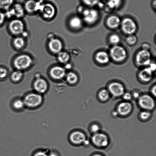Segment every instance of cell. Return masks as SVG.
<instances>
[{"instance_id": "6da1fadb", "label": "cell", "mask_w": 156, "mask_h": 156, "mask_svg": "<svg viewBox=\"0 0 156 156\" xmlns=\"http://www.w3.org/2000/svg\"><path fill=\"white\" fill-rule=\"evenodd\" d=\"M33 62V59L30 56L22 54L18 56L15 59L13 65L17 70L22 71L30 68Z\"/></svg>"}, {"instance_id": "7a4b0ae2", "label": "cell", "mask_w": 156, "mask_h": 156, "mask_svg": "<svg viewBox=\"0 0 156 156\" xmlns=\"http://www.w3.org/2000/svg\"><path fill=\"white\" fill-rule=\"evenodd\" d=\"M110 56L116 62H123L126 59L127 53L125 49L121 46L115 45L110 50Z\"/></svg>"}, {"instance_id": "3957f363", "label": "cell", "mask_w": 156, "mask_h": 156, "mask_svg": "<svg viewBox=\"0 0 156 156\" xmlns=\"http://www.w3.org/2000/svg\"><path fill=\"white\" fill-rule=\"evenodd\" d=\"M23 101L26 106L30 108H35L42 104L43 98L39 93H31L26 96Z\"/></svg>"}, {"instance_id": "277c9868", "label": "cell", "mask_w": 156, "mask_h": 156, "mask_svg": "<svg viewBox=\"0 0 156 156\" xmlns=\"http://www.w3.org/2000/svg\"><path fill=\"white\" fill-rule=\"evenodd\" d=\"M39 12L45 19H51L55 15L56 9L51 3L44 2L40 8Z\"/></svg>"}, {"instance_id": "5b68a950", "label": "cell", "mask_w": 156, "mask_h": 156, "mask_svg": "<svg viewBox=\"0 0 156 156\" xmlns=\"http://www.w3.org/2000/svg\"><path fill=\"white\" fill-rule=\"evenodd\" d=\"M122 30L127 34H134L136 31L137 26L133 20L129 18L123 19L121 23Z\"/></svg>"}, {"instance_id": "8992f818", "label": "cell", "mask_w": 156, "mask_h": 156, "mask_svg": "<svg viewBox=\"0 0 156 156\" xmlns=\"http://www.w3.org/2000/svg\"><path fill=\"white\" fill-rule=\"evenodd\" d=\"M136 62L140 66H147L151 63V53L149 51L141 50L136 56Z\"/></svg>"}, {"instance_id": "52a82bcc", "label": "cell", "mask_w": 156, "mask_h": 156, "mask_svg": "<svg viewBox=\"0 0 156 156\" xmlns=\"http://www.w3.org/2000/svg\"><path fill=\"white\" fill-rule=\"evenodd\" d=\"M7 11L5 16L10 18L15 16L20 18L23 16L25 14V9L23 6L20 3L14 4L12 7Z\"/></svg>"}, {"instance_id": "ba28073f", "label": "cell", "mask_w": 156, "mask_h": 156, "mask_svg": "<svg viewBox=\"0 0 156 156\" xmlns=\"http://www.w3.org/2000/svg\"><path fill=\"white\" fill-rule=\"evenodd\" d=\"M82 14L84 21L87 24H90L95 23L99 16L98 12L94 9H85Z\"/></svg>"}, {"instance_id": "9c48e42d", "label": "cell", "mask_w": 156, "mask_h": 156, "mask_svg": "<svg viewBox=\"0 0 156 156\" xmlns=\"http://www.w3.org/2000/svg\"><path fill=\"white\" fill-rule=\"evenodd\" d=\"M9 29L13 34L19 35L22 34L24 30V23L20 19L12 20L9 23Z\"/></svg>"}, {"instance_id": "30bf717a", "label": "cell", "mask_w": 156, "mask_h": 156, "mask_svg": "<svg viewBox=\"0 0 156 156\" xmlns=\"http://www.w3.org/2000/svg\"><path fill=\"white\" fill-rule=\"evenodd\" d=\"M139 104L142 108L146 110H152L155 106L154 99L149 95H144L140 97L139 99Z\"/></svg>"}, {"instance_id": "8fae6325", "label": "cell", "mask_w": 156, "mask_h": 156, "mask_svg": "<svg viewBox=\"0 0 156 156\" xmlns=\"http://www.w3.org/2000/svg\"><path fill=\"white\" fill-rule=\"evenodd\" d=\"M92 140L93 144L98 147H105L108 146V136L101 133L95 134L92 137Z\"/></svg>"}, {"instance_id": "7c38bea8", "label": "cell", "mask_w": 156, "mask_h": 156, "mask_svg": "<svg viewBox=\"0 0 156 156\" xmlns=\"http://www.w3.org/2000/svg\"><path fill=\"white\" fill-rule=\"evenodd\" d=\"M43 2L37 0H27L24 4V9L29 13H32L39 11Z\"/></svg>"}, {"instance_id": "4fadbf2b", "label": "cell", "mask_w": 156, "mask_h": 156, "mask_svg": "<svg viewBox=\"0 0 156 156\" xmlns=\"http://www.w3.org/2000/svg\"><path fill=\"white\" fill-rule=\"evenodd\" d=\"M109 92L115 97H119L124 93V88L121 83L119 82H113L108 87Z\"/></svg>"}, {"instance_id": "5bb4252c", "label": "cell", "mask_w": 156, "mask_h": 156, "mask_svg": "<svg viewBox=\"0 0 156 156\" xmlns=\"http://www.w3.org/2000/svg\"><path fill=\"white\" fill-rule=\"evenodd\" d=\"M50 76L52 79L56 80H60L63 79L66 75V72L65 68L60 66L53 67L50 71Z\"/></svg>"}, {"instance_id": "9a60e30c", "label": "cell", "mask_w": 156, "mask_h": 156, "mask_svg": "<svg viewBox=\"0 0 156 156\" xmlns=\"http://www.w3.org/2000/svg\"><path fill=\"white\" fill-rule=\"evenodd\" d=\"M48 46L50 51L55 54H58L62 51V42L60 40L57 38H51L49 41Z\"/></svg>"}, {"instance_id": "2e32d148", "label": "cell", "mask_w": 156, "mask_h": 156, "mask_svg": "<svg viewBox=\"0 0 156 156\" xmlns=\"http://www.w3.org/2000/svg\"><path fill=\"white\" fill-rule=\"evenodd\" d=\"M34 87L37 92L42 94L45 93L48 90V85L45 79L39 78L35 81Z\"/></svg>"}, {"instance_id": "e0dca14e", "label": "cell", "mask_w": 156, "mask_h": 156, "mask_svg": "<svg viewBox=\"0 0 156 156\" xmlns=\"http://www.w3.org/2000/svg\"><path fill=\"white\" fill-rule=\"evenodd\" d=\"M70 139L72 143L75 144H82L86 140L85 134L79 131L73 133L70 136Z\"/></svg>"}, {"instance_id": "ac0fdd59", "label": "cell", "mask_w": 156, "mask_h": 156, "mask_svg": "<svg viewBox=\"0 0 156 156\" xmlns=\"http://www.w3.org/2000/svg\"><path fill=\"white\" fill-rule=\"evenodd\" d=\"M132 106L131 104L127 102H122L118 105L117 112L122 116L128 115L132 111Z\"/></svg>"}, {"instance_id": "d6986e66", "label": "cell", "mask_w": 156, "mask_h": 156, "mask_svg": "<svg viewBox=\"0 0 156 156\" xmlns=\"http://www.w3.org/2000/svg\"><path fill=\"white\" fill-rule=\"evenodd\" d=\"M153 72L149 67L145 68L140 72L139 74V77L143 82H149L152 79Z\"/></svg>"}, {"instance_id": "ffe728a7", "label": "cell", "mask_w": 156, "mask_h": 156, "mask_svg": "<svg viewBox=\"0 0 156 156\" xmlns=\"http://www.w3.org/2000/svg\"><path fill=\"white\" fill-rule=\"evenodd\" d=\"M95 59L99 64L105 65L109 62L110 56L106 51H100L96 53Z\"/></svg>"}, {"instance_id": "44dd1931", "label": "cell", "mask_w": 156, "mask_h": 156, "mask_svg": "<svg viewBox=\"0 0 156 156\" xmlns=\"http://www.w3.org/2000/svg\"><path fill=\"white\" fill-rule=\"evenodd\" d=\"M121 21L120 18L116 15H112L108 18L107 21V25L110 28H117L120 25Z\"/></svg>"}, {"instance_id": "7402d4cb", "label": "cell", "mask_w": 156, "mask_h": 156, "mask_svg": "<svg viewBox=\"0 0 156 156\" xmlns=\"http://www.w3.org/2000/svg\"><path fill=\"white\" fill-rule=\"evenodd\" d=\"M69 24L72 28L79 29L80 28L82 25V21L79 16H74L70 20Z\"/></svg>"}, {"instance_id": "603a6c76", "label": "cell", "mask_w": 156, "mask_h": 156, "mask_svg": "<svg viewBox=\"0 0 156 156\" xmlns=\"http://www.w3.org/2000/svg\"><path fill=\"white\" fill-rule=\"evenodd\" d=\"M57 59L58 62L62 64H66L70 59L69 54L66 51H62L58 53Z\"/></svg>"}, {"instance_id": "cb8c5ba5", "label": "cell", "mask_w": 156, "mask_h": 156, "mask_svg": "<svg viewBox=\"0 0 156 156\" xmlns=\"http://www.w3.org/2000/svg\"><path fill=\"white\" fill-rule=\"evenodd\" d=\"M15 0H0V10H7L14 4Z\"/></svg>"}, {"instance_id": "d4e9b609", "label": "cell", "mask_w": 156, "mask_h": 156, "mask_svg": "<svg viewBox=\"0 0 156 156\" xmlns=\"http://www.w3.org/2000/svg\"><path fill=\"white\" fill-rule=\"evenodd\" d=\"M25 42L23 38L18 37L13 41V45L16 49L20 50L23 48L25 45Z\"/></svg>"}, {"instance_id": "484cf974", "label": "cell", "mask_w": 156, "mask_h": 156, "mask_svg": "<svg viewBox=\"0 0 156 156\" xmlns=\"http://www.w3.org/2000/svg\"><path fill=\"white\" fill-rule=\"evenodd\" d=\"M67 82L71 84H74L77 82L78 77L75 73L70 72L66 75Z\"/></svg>"}, {"instance_id": "4316f807", "label": "cell", "mask_w": 156, "mask_h": 156, "mask_svg": "<svg viewBox=\"0 0 156 156\" xmlns=\"http://www.w3.org/2000/svg\"><path fill=\"white\" fill-rule=\"evenodd\" d=\"M122 2V0H107L108 7L111 9H117L120 7Z\"/></svg>"}, {"instance_id": "83f0119b", "label": "cell", "mask_w": 156, "mask_h": 156, "mask_svg": "<svg viewBox=\"0 0 156 156\" xmlns=\"http://www.w3.org/2000/svg\"><path fill=\"white\" fill-rule=\"evenodd\" d=\"M23 76L22 71L17 70L12 73L11 78L14 82H17L21 80Z\"/></svg>"}, {"instance_id": "f1b7e54d", "label": "cell", "mask_w": 156, "mask_h": 156, "mask_svg": "<svg viewBox=\"0 0 156 156\" xmlns=\"http://www.w3.org/2000/svg\"><path fill=\"white\" fill-rule=\"evenodd\" d=\"M110 96L109 91L106 90H102L99 92V97L102 101H105L109 98Z\"/></svg>"}, {"instance_id": "f546056e", "label": "cell", "mask_w": 156, "mask_h": 156, "mask_svg": "<svg viewBox=\"0 0 156 156\" xmlns=\"http://www.w3.org/2000/svg\"><path fill=\"white\" fill-rule=\"evenodd\" d=\"M13 108L16 110H21L24 108V105L23 100L18 99L14 101L13 104Z\"/></svg>"}, {"instance_id": "4dcf8cb0", "label": "cell", "mask_w": 156, "mask_h": 156, "mask_svg": "<svg viewBox=\"0 0 156 156\" xmlns=\"http://www.w3.org/2000/svg\"><path fill=\"white\" fill-rule=\"evenodd\" d=\"M109 41L111 44L116 45L120 42V39L118 35L114 34L111 35L110 37Z\"/></svg>"}, {"instance_id": "1f68e13d", "label": "cell", "mask_w": 156, "mask_h": 156, "mask_svg": "<svg viewBox=\"0 0 156 156\" xmlns=\"http://www.w3.org/2000/svg\"><path fill=\"white\" fill-rule=\"evenodd\" d=\"M126 41L129 45H134L137 42V38L134 34L129 35V36L126 38Z\"/></svg>"}, {"instance_id": "d6a6232c", "label": "cell", "mask_w": 156, "mask_h": 156, "mask_svg": "<svg viewBox=\"0 0 156 156\" xmlns=\"http://www.w3.org/2000/svg\"><path fill=\"white\" fill-rule=\"evenodd\" d=\"M82 1L86 5L89 7H94L99 3V0H82Z\"/></svg>"}, {"instance_id": "836d02e7", "label": "cell", "mask_w": 156, "mask_h": 156, "mask_svg": "<svg viewBox=\"0 0 156 156\" xmlns=\"http://www.w3.org/2000/svg\"><path fill=\"white\" fill-rule=\"evenodd\" d=\"M7 74V70L4 67H0V80L5 79Z\"/></svg>"}, {"instance_id": "e575fe53", "label": "cell", "mask_w": 156, "mask_h": 156, "mask_svg": "<svg viewBox=\"0 0 156 156\" xmlns=\"http://www.w3.org/2000/svg\"><path fill=\"white\" fill-rule=\"evenodd\" d=\"M151 115V113L147 111H144L140 113V117L144 120H147Z\"/></svg>"}, {"instance_id": "d590c367", "label": "cell", "mask_w": 156, "mask_h": 156, "mask_svg": "<svg viewBox=\"0 0 156 156\" xmlns=\"http://www.w3.org/2000/svg\"><path fill=\"white\" fill-rule=\"evenodd\" d=\"M99 130H100V128H99L98 125L96 124L93 125L91 127V131L92 132L94 133V134L97 133L99 132Z\"/></svg>"}, {"instance_id": "8d00e7d4", "label": "cell", "mask_w": 156, "mask_h": 156, "mask_svg": "<svg viewBox=\"0 0 156 156\" xmlns=\"http://www.w3.org/2000/svg\"><path fill=\"white\" fill-rule=\"evenodd\" d=\"M6 16L5 14L0 10V26L4 23L5 20Z\"/></svg>"}, {"instance_id": "74e56055", "label": "cell", "mask_w": 156, "mask_h": 156, "mask_svg": "<svg viewBox=\"0 0 156 156\" xmlns=\"http://www.w3.org/2000/svg\"><path fill=\"white\" fill-rule=\"evenodd\" d=\"M123 99L126 101L130 100L132 98V96L129 93H126L123 94Z\"/></svg>"}, {"instance_id": "f35d334b", "label": "cell", "mask_w": 156, "mask_h": 156, "mask_svg": "<svg viewBox=\"0 0 156 156\" xmlns=\"http://www.w3.org/2000/svg\"><path fill=\"white\" fill-rule=\"evenodd\" d=\"M142 49L149 51L151 48V45L147 43H145L142 45Z\"/></svg>"}, {"instance_id": "ab89813d", "label": "cell", "mask_w": 156, "mask_h": 156, "mask_svg": "<svg viewBox=\"0 0 156 156\" xmlns=\"http://www.w3.org/2000/svg\"><path fill=\"white\" fill-rule=\"evenodd\" d=\"M34 156H48L47 153L44 151H39L36 152Z\"/></svg>"}, {"instance_id": "60d3db41", "label": "cell", "mask_w": 156, "mask_h": 156, "mask_svg": "<svg viewBox=\"0 0 156 156\" xmlns=\"http://www.w3.org/2000/svg\"><path fill=\"white\" fill-rule=\"evenodd\" d=\"M149 68L152 71H155L156 69V66L155 63H151L149 65Z\"/></svg>"}, {"instance_id": "b9f144b4", "label": "cell", "mask_w": 156, "mask_h": 156, "mask_svg": "<svg viewBox=\"0 0 156 156\" xmlns=\"http://www.w3.org/2000/svg\"><path fill=\"white\" fill-rule=\"evenodd\" d=\"M84 10H85V9H84L83 7L82 6H80V7L78 8V12H79V13L82 14Z\"/></svg>"}, {"instance_id": "7bdbcfd3", "label": "cell", "mask_w": 156, "mask_h": 156, "mask_svg": "<svg viewBox=\"0 0 156 156\" xmlns=\"http://www.w3.org/2000/svg\"><path fill=\"white\" fill-rule=\"evenodd\" d=\"M48 156H58V155L55 152H51L48 155Z\"/></svg>"}, {"instance_id": "ee69618b", "label": "cell", "mask_w": 156, "mask_h": 156, "mask_svg": "<svg viewBox=\"0 0 156 156\" xmlns=\"http://www.w3.org/2000/svg\"><path fill=\"white\" fill-rule=\"evenodd\" d=\"M152 92L153 93V94L154 95V96H155L156 95V86H154L152 90Z\"/></svg>"}, {"instance_id": "f6af8a7d", "label": "cell", "mask_w": 156, "mask_h": 156, "mask_svg": "<svg viewBox=\"0 0 156 156\" xmlns=\"http://www.w3.org/2000/svg\"><path fill=\"white\" fill-rule=\"evenodd\" d=\"M133 96H134V97H135V98H137L139 97V94L138 93H134Z\"/></svg>"}, {"instance_id": "bcb514c9", "label": "cell", "mask_w": 156, "mask_h": 156, "mask_svg": "<svg viewBox=\"0 0 156 156\" xmlns=\"http://www.w3.org/2000/svg\"><path fill=\"white\" fill-rule=\"evenodd\" d=\"M93 156H102L101 155H99V154H96V155H94Z\"/></svg>"}]
</instances>
